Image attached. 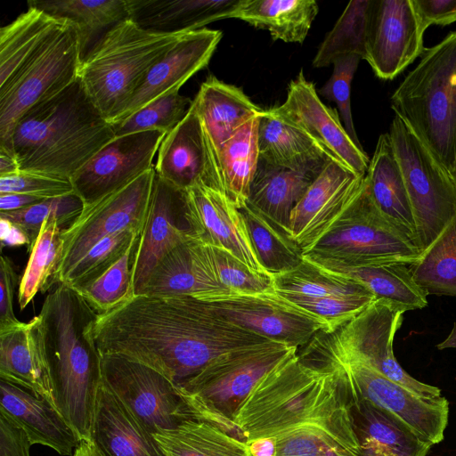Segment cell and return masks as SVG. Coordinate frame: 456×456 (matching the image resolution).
<instances>
[{"label":"cell","mask_w":456,"mask_h":456,"mask_svg":"<svg viewBox=\"0 0 456 456\" xmlns=\"http://www.w3.org/2000/svg\"><path fill=\"white\" fill-rule=\"evenodd\" d=\"M93 334L101 354L143 363L177 388L224 354L273 341L230 322L208 301L147 295L97 314Z\"/></svg>","instance_id":"cell-1"},{"label":"cell","mask_w":456,"mask_h":456,"mask_svg":"<svg viewBox=\"0 0 456 456\" xmlns=\"http://www.w3.org/2000/svg\"><path fill=\"white\" fill-rule=\"evenodd\" d=\"M353 401L354 387L342 365L297 352L256 384L234 423L247 444L300 427H319L360 456L351 417Z\"/></svg>","instance_id":"cell-2"},{"label":"cell","mask_w":456,"mask_h":456,"mask_svg":"<svg viewBox=\"0 0 456 456\" xmlns=\"http://www.w3.org/2000/svg\"><path fill=\"white\" fill-rule=\"evenodd\" d=\"M97 314L80 294L62 283L46 296L38 314L54 404L87 443L92 442L102 383V354L93 334Z\"/></svg>","instance_id":"cell-3"},{"label":"cell","mask_w":456,"mask_h":456,"mask_svg":"<svg viewBox=\"0 0 456 456\" xmlns=\"http://www.w3.org/2000/svg\"><path fill=\"white\" fill-rule=\"evenodd\" d=\"M115 137L112 126L77 77L59 94L25 113L10 144L20 171L70 181Z\"/></svg>","instance_id":"cell-4"},{"label":"cell","mask_w":456,"mask_h":456,"mask_svg":"<svg viewBox=\"0 0 456 456\" xmlns=\"http://www.w3.org/2000/svg\"><path fill=\"white\" fill-rule=\"evenodd\" d=\"M184 33L151 31L126 19L93 45L82 59L78 79L110 124L123 112L149 70Z\"/></svg>","instance_id":"cell-5"},{"label":"cell","mask_w":456,"mask_h":456,"mask_svg":"<svg viewBox=\"0 0 456 456\" xmlns=\"http://www.w3.org/2000/svg\"><path fill=\"white\" fill-rule=\"evenodd\" d=\"M391 102L395 113L451 174L456 154V31L426 50Z\"/></svg>","instance_id":"cell-6"},{"label":"cell","mask_w":456,"mask_h":456,"mask_svg":"<svg viewBox=\"0 0 456 456\" xmlns=\"http://www.w3.org/2000/svg\"><path fill=\"white\" fill-rule=\"evenodd\" d=\"M297 352L278 341L241 348L222 355L177 389L191 417L246 442L234 423L240 405L269 370Z\"/></svg>","instance_id":"cell-7"},{"label":"cell","mask_w":456,"mask_h":456,"mask_svg":"<svg viewBox=\"0 0 456 456\" xmlns=\"http://www.w3.org/2000/svg\"><path fill=\"white\" fill-rule=\"evenodd\" d=\"M82 59L77 30L73 23L66 20L0 85L1 150L12 154L11 137L19 120L30 109L59 94L76 81Z\"/></svg>","instance_id":"cell-8"},{"label":"cell","mask_w":456,"mask_h":456,"mask_svg":"<svg viewBox=\"0 0 456 456\" xmlns=\"http://www.w3.org/2000/svg\"><path fill=\"white\" fill-rule=\"evenodd\" d=\"M388 134L403 173L422 254L456 217V184L431 150L397 113Z\"/></svg>","instance_id":"cell-9"},{"label":"cell","mask_w":456,"mask_h":456,"mask_svg":"<svg viewBox=\"0 0 456 456\" xmlns=\"http://www.w3.org/2000/svg\"><path fill=\"white\" fill-rule=\"evenodd\" d=\"M421 251L404 238L373 204L365 184L343 215L303 257L346 265L397 261L412 264Z\"/></svg>","instance_id":"cell-10"},{"label":"cell","mask_w":456,"mask_h":456,"mask_svg":"<svg viewBox=\"0 0 456 456\" xmlns=\"http://www.w3.org/2000/svg\"><path fill=\"white\" fill-rule=\"evenodd\" d=\"M307 350L342 365L360 397L396 418L432 445L444 440L449 419V402L445 397L428 398L392 381L334 346L322 332L311 340Z\"/></svg>","instance_id":"cell-11"},{"label":"cell","mask_w":456,"mask_h":456,"mask_svg":"<svg viewBox=\"0 0 456 456\" xmlns=\"http://www.w3.org/2000/svg\"><path fill=\"white\" fill-rule=\"evenodd\" d=\"M155 175L153 167L126 186L85 207L79 216L62 230V256L56 283H61L86 253L103 238L126 229L142 232Z\"/></svg>","instance_id":"cell-12"},{"label":"cell","mask_w":456,"mask_h":456,"mask_svg":"<svg viewBox=\"0 0 456 456\" xmlns=\"http://www.w3.org/2000/svg\"><path fill=\"white\" fill-rule=\"evenodd\" d=\"M102 382L152 434L191 418L177 387L152 368L125 356L102 354Z\"/></svg>","instance_id":"cell-13"},{"label":"cell","mask_w":456,"mask_h":456,"mask_svg":"<svg viewBox=\"0 0 456 456\" xmlns=\"http://www.w3.org/2000/svg\"><path fill=\"white\" fill-rule=\"evenodd\" d=\"M405 311L380 298L333 331H324L338 349L361 360L386 378L428 397H442L441 390L417 380L395 357L393 341Z\"/></svg>","instance_id":"cell-14"},{"label":"cell","mask_w":456,"mask_h":456,"mask_svg":"<svg viewBox=\"0 0 456 456\" xmlns=\"http://www.w3.org/2000/svg\"><path fill=\"white\" fill-rule=\"evenodd\" d=\"M167 133L144 131L116 136L70 178L85 207L126 186L154 167L152 161Z\"/></svg>","instance_id":"cell-15"},{"label":"cell","mask_w":456,"mask_h":456,"mask_svg":"<svg viewBox=\"0 0 456 456\" xmlns=\"http://www.w3.org/2000/svg\"><path fill=\"white\" fill-rule=\"evenodd\" d=\"M222 317L269 340L290 346H306L320 331H330L320 318L292 304L275 291L233 295L208 301Z\"/></svg>","instance_id":"cell-16"},{"label":"cell","mask_w":456,"mask_h":456,"mask_svg":"<svg viewBox=\"0 0 456 456\" xmlns=\"http://www.w3.org/2000/svg\"><path fill=\"white\" fill-rule=\"evenodd\" d=\"M424 32L411 0H371L364 60L393 79L423 52Z\"/></svg>","instance_id":"cell-17"},{"label":"cell","mask_w":456,"mask_h":456,"mask_svg":"<svg viewBox=\"0 0 456 456\" xmlns=\"http://www.w3.org/2000/svg\"><path fill=\"white\" fill-rule=\"evenodd\" d=\"M364 176L330 159L293 208L288 235L305 253L360 193Z\"/></svg>","instance_id":"cell-18"},{"label":"cell","mask_w":456,"mask_h":456,"mask_svg":"<svg viewBox=\"0 0 456 456\" xmlns=\"http://www.w3.org/2000/svg\"><path fill=\"white\" fill-rule=\"evenodd\" d=\"M154 168L159 176L181 190L204 184L224 192L219 155L193 102L161 142Z\"/></svg>","instance_id":"cell-19"},{"label":"cell","mask_w":456,"mask_h":456,"mask_svg":"<svg viewBox=\"0 0 456 456\" xmlns=\"http://www.w3.org/2000/svg\"><path fill=\"white\" fill-rule=\"evenodd\" d=\"M185 191L191 236L204 245L229 252L252 271L268 274L254 251L235 204L223 191L204 184Z\"/></svg>","instance_id":"cell-20"},{"label":"cell","mask_w":456,"mask_h":456,"mask_svg":"<svg viewBox=\"0 0 456 456\" xmlns=\"http://www.w3.org/2000/svg\"><path fill=\"white\" fill-rule=\"evenodd\" d=\"M191 236L187 218V197L181 190L157 174L155 175L147 217L141 232L134 289L142 291L159 260Z\"/></svg>","instance_id":"cell-21"},{"label":"cell","mask_w":456,"mask_h":456,"mask_svg":"<svg viewBox=\"0 0 456 456\" xmlns=\"http://www.w3.org/2000/svg\"><path fill=\"white\" fill-rule=\"evenodd\" d=\"M280 110L307 132L335 160L360 175L367 173L370 159L362 147L351 139L337 111L319 98L313 82L301 70L288 86Z\"/></svg>","instance_id":"cell-22"},{"label":"cell","mask_w":456,"mask_h":456,"mask_svg":"<svg viewBox=\"0 0 456 456\" xmlns=\"http://www.w3.org/2000/svg\"><path fill=\"white\" fill-rule=\"evenodd\" d=\"M221 38V31L205 28L184 33L149 70L112 124L124 120L163 95L179 91L187 80L208 64Z\"/></svg>","instance_id":"cell-23"},{"label":"cell","mask_w":456,"mask_h":456,"mask_svg":"<svg viewBox=\"0 0 456 456\" xmlns=\"http://www.w3.org/2000/svg\"><path fill=\"white\" fill-rule=\"evenodd\" d=\"M0 395V411L26 432L32 445L48 446L63 456L74 453L81 439L52 402L3 379Z\"/></svg>","instance_id":"cell-24"},{"label":"cell","mask_w":456,"mask_h":456,"mask_svg":"<svg viewBox=\"0 0 456 456\" xmlns=\"http://www.w3.org/2000/svg\"><path fill=\"white\" fill-rule=\"evenodd\" d=\"M0 379L21 387L54 404L38 315L28 322H20L0 330Z\"/></svg>","instance_id":"cell-25"},{"label":"cell","mask_w":456,"mask_h":456,"mask_svg":"<svg viewBox=\"0 0 456 456\" xmlns=\"http://www.w3.org/2000/svg\"><path fill=\"white\" fill-rule=\"evenodd\" d=\"M92 442L105 456H167L154 436L102 382Z\"/></svg>","instance_id":"cell-26"},{"label":"cell","mask_w":456,"mask_h":456,"mask_svg":"<svg viewBox=\"0 0 456 456\" xmlns=\"http://www.w3.org/2000/svg\"><path fill=\"white\" fill-rule=\"evenodd\" d=\"M364 181L381 215L419 249L408 192L388 133L379 135Z\"/></svg>","instance_id":"cell-27"},{"label":"cell","mask_w":456,"mask_h":456,"mask_svg":"<svg viewBox=\"0 0 456 456\" xmlns=\"http://www.w3.org/2000/svg\"><path fill=\"white\" fill-rule=\"evenodd\" d=\"M140 295L191 297L202 301L233 296L211 279L200 258L193 237L159 260Z\"/></svg>","instance_id":"cell-28"},{"label":"cell","mask_w":456,"mask_h":456,"mask_svg":"<svg viewBox=\"0 0 456 456\" xmlns=\"http://www.w3.org/2000/svg\"><path fill=\"white\" fill-rule=\"evenodd\" d=\"M323 167H286L259 158L246 204L288 234L293 208Z\"/></svg>","instance_id":"cell-29"},{"label":"cell","mask_w":456,"mask_h":456,"mask_svg":"<svg viewBox=\"0 0 456 456\" xmlns=\"http://www.w3.org/2000/svg\"><path fill=\"white\" fill-rule=\"evenodd\" d=\"M351 417L360 456H427L432 446L402 421L360 397L354 388Z\"/></svg>","instance_id":"cell-30"},{"label":"cell","mask_w":456,"mask_h":456,"mask_svg":"<svg viewBox=\"0 0 456 456\" xmlns=\"http://www.w3.org/2000/svg\"><path fill=\"white\" fill-rule=\"evenodd\" d=\"M259 158L274 165L303 168L323 167L333 159L300 126L274 106L258 116Z\"/></svg>","instance_id":"cell-31"},{"label":"cell","mask_w":456,"mask_h":456,"mask_svg":"<svg viewBox=\"0 0 456 456\" xmlns=\"http://www.w3.org/2000/svg\"><path fill=\"white\" fill-rule=\"evenodd\" d=\"M303 259L330 274L362 285L376 298L384 299L405 312L421 309L428 305V294L415 281L409 264L389 261L346 265L319 258Z\"/></svg>","instance_id":"cell-32"},{"label":"cell","mask_w":456,"mask_h":456,"mask_svg":"<svg viewBox=\"0 0 456 456\" xmlns=\"http://www.w3.org/2000/svg\"><path fill=\"white\" fill-rule=\"evenodd\" d=\"M239 0H128L129 19L141 28L184 33L229 19Z\"/></svg>","instance_id":"cell-33"},{"label":"cell","mask_w":456,"mask_h":456,"mask_svg":"<svg viewBox=\"0 0 456 456\" xmlns=\"http://www.w3.org/2000/svg\"><path fill=\"white\" fill-rule=\"evenodd\" d=\"M192 102L218 155L222 145L241 125L263 111L241 88L214 76L201 84Z\"/></svg>","instance_id":"cell-34"},{"label":"cell","mask_w":456,"mask_h":456,"mask_svg":"<svg viewBox=\"0 0 456 456\" xmlns=\"http://www.w3.org/2000/svg\"><path fill=\"white\" fill-rule=\"evenodd\" d=\"M318 10L314 0H239L229 18L266 29L274 40L301 44Z\"/></svg>","instance_id":"cell-35"},{"label":"cell","mask_w":456,"mask_h":456,"mask_svg":"<svg viewBox=\"0 0 456 456\" xmlns=\"http://www.w3.org/2000/svg\"><path fill=\"white\" fill-rule=\"evenodd\" d=\"M66 20L28 6L11 23L0 28V85L5 83Z\"/></svg>","instance_id":"cell-36"},{"label":"cell","mask_w":456,"mask_h":456,"mask_svg":"<svg viewBox=\"0 0 456 456\" xmlns=\"http://www.w3.org/2000/svg\"><path fill=\"white\" fill-rule=\"evenodd\" d=\"M153 436L167 456H252L246 442L194 417Z\"/></svg>","instance_id":"cell-37"},{"label":"cell","mask_w":456,"mask_h":456,"mask_svg":"<svg viewBox=\"0 0 456 456\" xmlns=\"http://www.w3.org/2000/svg\"><path fill=\"white\" fill-rule=\"evenodd\" d=\"M28 6L73 23L78 33L83 58L97 35L130 16L128 0H31Z\"/></svg>","instance_id":"cell-38"},{"label":"cell","mask_w":456,"mask_h":456,"mask_svg":"<svg viewBox=\"0 0 456 456\" xmlns=\"http://www.w3.org/2000/svg\"><path fill=\"white\" fill-rule=\"evenodd\" d=\"M258 116L241 125L219 151L224 192L238 208H242L248 199L259 159Z\"/></svg>","instance_id":"cell-39"},{"label":"cell","mask_w":456,"mask_h":456,"mask_svg":"<svg viewBox=\"0 0 456 456\" xmlns=\"http://www.w3.org/2000/svg\"><path fill=\"white\" fill-rule=\"evenodd\" d=\"M254 251L272 277L288 273L303 262L299 248L269 219L245 204L239 208Z\"/></svg>","instance_id":"cell-40"},{"label":"cell","mask_w":456,"mask_h":456,"mask_svg":"<svg viewBox=\"0 0 456 456\" xmlns=\"http://www.w3.org/2000/svg\"><path fill=\"white\" fill-rule=\"evenodd\" d=\"M62 228L55 221H45L34 244L20 281L18 302L23 310L39 292L53 283L62 256Z\"/></svg>","instance_id":"cell-41"},{"label":"cell","mask_w":456,"mask_h":456,"mask_svg":"<svg viewBox=\"0 0 456 456\" xmlns=\"http://www.w3.org/2000/svg\"><path fill=\"white\" fill-rule=\"evenodd\" d=\"M409 268L428 295L456 297V217Z\"/></svg>","instance_id":"cell-42"},{"label":"cell","mask_w":456,"mask_h":456,"mask_svg":"<svg viewBox=\"0 0 456 456\" xmlns=\"http://www.w3.org/2000/svg\"><path fill=\"white\" fill-rule=\"evenodd\" d=\"M370 3L371 0H353L348 3L322 42L313 61L314 67H327L348 54L364 59Z\"/></svg>","instance_id":"cell-43"},{"label":"cell","mask_w":456,"mask_h":456,"mask_svg":"<svg viewBox=\"0 0 456 456\" xmlns=\"http://www.w3.org/2000/svg\"><path fill=\"white\" fill-rule=\"evenodd\" d=\"M140 236L134 239L125 254L103 273L88 284L73 289L98 314L109 313L135 296L134 278Z\"/></svg>","instance_id":"cell-44"},{"label":"cell","mask_w":456,"mask_h":456,"mask_svg":"<svg viewBox=\"0 0 456 456\" xmlns=\"http://www.w3.org/2000/svg\"><path fill=\"white\" fill-rule=\"evenodd\" d=\"M197 241L200 258L211 279L232 295L273 292V278L258 273L229 252Z\"/></svg>","instance_id":"cell-45"},{"label":"cell","mask_w":456,"mask_h":456,"mask_svg":"<svg viewBox=\"0 0 456 456\" xmlns=\"http://www.w3.org/2000/svg\"><path fill=\"white\" fill-rule=\"evenodd\" d=\"M273 278L274 290L281 296L322 297L371 293L362 285L330 274L304 259L295 269Z\"/></svg>","instance_id":"cell-46"},{"label":"cell","mask_w":456,"mask_h":456,"mask_svg":"<svg viewBox=\"0 0 456 456\" xmlns=\"http://www.w3.org/2000/svg\"><path fill=\"white\" fill-rule=\"evenodd\" d=\"M192 100L179 91L163 95L124 120L112 124L115 136L158 130L168 134L187 114Z\"/></svg>","instance_id":"cell-47"},{"label":"cell","mask_w":456,"mask_h":456,"mask_svg":"<svg viewBox=\"0 0 456 456\" xmlns=\"http://www.w3.org/2000/svg\"><path fill=\"white\" fill-rule=\"evenodd\" d=\"M83 208L82 200L72 192L43 200L20 210L0 212V217L20 226L28 234L31 248L45 221H55L62 229H66L79 216Z\"/></svg>","instance_id":"cell-48"},{"label":"cell","mask_w":456,"mask_h":456,"mask_svg":"<svg viewBox=\"0 0 456 456\" xmlns=\"http://www.w3.org/2000/svg\"><path fill=\"white\" fill-rule=\"evenodd\" d=\"M141 232L126 229L103 238L75 265L61 283L77 289L96 279L112 266Z\"/></svg>","instance_id":"cell-49"},{"label":"cell","mask_w":456,"mask_h":456,"mask_svg":"<svg viewBox=\"0 0 456 456\" xmlns=\"http://www.w3.org/2000/svg\"><path fill=\"white\" fill-rule=\"evenodd\" d=\"M273 439L274 456H359L331 433L315 426L293 428Z\"/></svg>","instance_id":"cell-50"},{"label":"cell","mask_w":456,"mask_h":456,"mask_svg":"<svg viewBox=\"0 0 456 456\" xmlns=\"http://www.w3.org/2000/svg\"><path fill=\"white\" fill-rule=\"evenodd\" d=\"M281 297L325 322L329 332L350 321L376 300L372 293L322 297Z\"/></svg>","instance_id":"cell-51"},{"label":"cell","mask_w":456,"mask_h":456,"mask_svg":"<svg viewBox=\"0 0 456 456\" xmlns=\"http://www.w3.org/2000/svg\"><path fill=\"white\" fill-rule=\"evenodd\" d=\"M361 58L355 54L344 55L332 64L333 72L319 90V94L337 104L344 122V127L351 139L362 147L357 137L351 111V83Z\"/></svg>","instance_id":"cell-52"},{"label":"cell","mask_w":456,"mask_h":456,"mask_svg":"<svg viewBox=\"0 0 456 456\" xmlns=\"http://www.w3.org/2000/svg\"><path fill=\"white\" fill-rule=\"evenodd\" d=\"M72 192L73 187L69 180L23 171L0 175V194L22 193L50 199Z\"/></svg>","instance_id":"cell-53"},{"label":"cell","mask_w":456,"mask_h":456,"mask_svg":"<svg viewBox=\"0 0 456 456\" xmlns=\"http://www.w3.org/2000/svg\"><path fill=\"white\" fill-rule=\"evenodd\" d=\"M17 282L12 261L4 256L0 260V330L20 322L13 311V293Z\"/></svg>","instance_id":"cell-54"},{"label":"cell","mask_w":456,"mask_h":456,"mask_svg":"<svg viewBox=\"0 0 456 456\" xmlns=\"http://www.w3.org/2000/svg\"><path fill=\"white\" fill-rule=\"evenodd\" d=\"M425 31L431 25L445 26L456 21V0H411Z\"/></svg>","instance_id":"cell-55"},{"label":"cell","mask_w":456,"mask_h":456,"mask_svg":"<svg viewBox=\"0 0 456 456\" xmlns=\"http://www.w3.org/2000/svg\"><path fill=\"white\" fill-rule=\"evenodd\" d=\"M31 445L26 432L0 411V456H30Z\"/></svg>","instance_id":"cell-56"},{"label":"cell","mask_w":456,"mask_h":456,"mask_svg":"<svg viewBox=\"0 0 456 456\" xmlns=\"http://www.w3.org/2000/svg\"><path fill=\"white\" fill-rule=\"evenodd\" d=\"M0 240L2 246H23L30 248V240L26 232L18 224L0 217Z\"/></svg>","instance_id":"cell-57"},{"label":"cell","mask_w":456,"mask_h":456,"mask_svg":"<svg viewBox=\"0 0 456 456\" xmlns=\"http://www.w3.org/2000/svg\"><path fill=\"white\" fill-rule=\"evenodd\" d=\"M43 200L38 197L22 193L0 194V212H12L26 208Z\"/></svg>","instance_id":"cell-58"},{"label":"cell","mask_w":456,"mask_h":456,"mask_svg":"<svg viewBox=\"0 0 456 456\" xmlns=\"http://www.w3.org/2000/svg\"><path fill=\"white\" fill-rule=\"evenodd\" d=\"M252 456H274L275 442L273 438H262L248 444Z\"/></svg>","instance_id":"cell-59"},{"label":"cell","mask_w":456,"mask_h":456,"mask_svg":"<svg viewBox=\"0 0 456 456\" xmlns=\"http://www.w3.org/2000/svg\"><path fill=\"white\" fill-rule=\"evenodd\" d=\"M20 171L14 156L0 149V175H10Z\"/></svg>","instance_id":"cell-60"},{"label":"cell","mask_w":456,"mask_h":456,"mask_svg":"<svg viewBox=\"0 0 456 456\" xmlns=\"http://www.w3.org/2000/svg\"><path fill=\"white\" fill-rule=\"evenodd\" d=\"M436 347L440 350L445 348H456V322L453 323V327L449 336L443 342L439 343Z\"/></svg>","instance_id":"cell-61"},{"label":"cell","mask_w":456,"mask_h":456,"mask_svg":"<svg viewBox=\"0 0 456 456\" xmlns=\"http://www.w3.org/2000/svg\"><path fill=\"white\" fill-rule=\"evenodd\" d=\"M72 456H92L90 443L81 441Z\"/></svg>","instance_id":"cell-62"},{"label":"cell","mask_w":456,"mask_h":456,"mask_svg":"<svg viewBox=\"0 0 456 456\" xmlns=\"http://www.w3.org/2000/svg\"><path fill=\"white\" fill-rule=\"evenodd\" d=\"M92 456H105L102 452L93 443H90Z\"/></svg>","instance_id":"cell-63"},{"label":"cell","mask_w":456,"mask_h":456,"mask_svg":"<svg viewBox=\"0 0 456 456\" xmlns=\"http://www.w3.org/2000/svg\"><path fill=\"white\" fill-rule=\"evenodd\" d=\"M450 175L456 184V154H455L454 167Z\"/></svg>","instance_id":"cell-64"}]
</instances>
